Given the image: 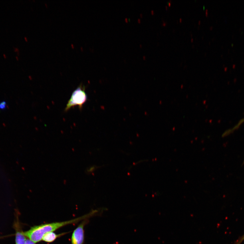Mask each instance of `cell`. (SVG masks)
<instances>
[{
	"label": "cell",
	"instance_id": "cell-1",
	"mask_svg": "<svg viewBox=\"0 0 244 244\" xmlns=\"http://www.w3.org/2000/svg\"><path fill=\"white\" fill-rule=\"evenodd\" d=\"M98 212L97 210L93 211L87 214L71 220L35 226L32 227L29 230L24 232V234L28 239L35 243H37L42 241V238L45 234L54 232L64 226L77 223L83 220L87 219L95 215Z\"/></svg>",
	"mask_w": 244,
	"mask_h": 244
},
{
	"label": "cell",
	"instance_id": "cell-2",
	"mask_svg": "<svg viewBox=\"0 0 244 244\" xmlns=\"http://www.w3.org/2000/svg\"><path fill=\"white\" fill-rule=\"evenodd\" d=\"M87 98L85 86L82 84H80L73 92L64 111H67L71 108L76 106H78L80 109H82L84 104L87 101Z\"/></svg>",
	"mask_w": 244,
	"mask_h": 244
},
{
	"label": "cell",
	"instance_id": "cell-3",
	"mask_svg": "<svg viewBox=\"0 0 244 244\" xmlns=\"http://www.w3.org/2000/svg\"><path fill=\"white\" fill-rule=\"evenodd\" d=\"M88 222L87 219L84 220L75 230L72 235L71 244H83L84 240V227Z\"/></svg>",
	"mask_w": 244,
	"mask_h": 244
},
{
	"label": "cell",
	"instance_id": "cell-4",
	"mask_svg": "<svg viewBox=\"0 0 244 244\" xmlns=\"http://www.w3.org/2000/svg\"><path fill=\"white\" fill-rule=\"evenodd\" d=\"M15 237L16 244H25L26 241V236L24 232L19 227H16Z\"/></svg>",
	"mask_w": 244,
	"mask_h": 244
},
{
	"label": "cell",
	"instance_id": "cell-5",
	"mask_svg": "<svg viewBox=\"0 0 244 244\" xmlns=\"http://www.w3.org/2000/svg\"><path fill=\"white\" fill-rule=\"evenodd\" d=\"M60 235L61 234H57L53 232H50L44 235L42 241L47 243H52L55 241Z\"/></svg>",
	"mask_w": 244,
	"mask_h": 244
},
{
	"label": "cell",
	"instance_id": "cell-6",
	"mask_svg": "<svg viewBox=\"0 0 244 244\" xmlns=\"http://www.w3.org/2000/svg\"><path fill=\"white\" fill-rule=\"evenodd\" d=\"M244 122V118L240 120L239 122H238V123L235 126H234L233 128L231 129L226 131L223 135V137H225L227 135L230 134L231 133L234 131H235L238 129L239 128V127L241 126V125L243 124Z\"/></svg>",
	"mask_w": 244,
	"mask_h": 244
},
{
	"label": "cell",
	"instance_id": "cell-7",
	"mask_svg": "<svg viewBox=\"0 0 244 244\" xmlns=\"http://www.w3.org/2000/svg\"><path fill=\"white\" fill-rule=\"evenodd\" d=\"M7 103L5 101H3L0 103V109L3 110L6 108Z\"/></svg>",
	"mask_w": 244,
	"mask_h": 244
},
{
	"label": "cell",
	"instance_id": "cell-8",
	"mask_svg": "<svg viewBox=\"0 0 244 244\" xmlns=\"http://www.w3.org/2000/svg\"><path fill=\"white\" fill-rule=\"evenodd\" d=\"M244 241V234L242 236L240 237L238 240L235 241L234 244H241Z\"/></svg>",
	"mask_w": 244,
	"mask_h": 244
},
{
	"label": "cell",
	"instance_id": "cell-9",
	"mask_svg": "<svg viewBox=\"0 0 244 244\" xmlns=\"http://www.w3.org/2000/svg\"><path fill=\"white\" fill-rule=\"evenodd\" d=\"M25 244H35V243L30 239H27Z\"/></svg>",
	"mask_w": 244,
	"mask_h": 244
},
{
	"label": "cell",
	"instance_id": "cell-10",
	"mask_svg": "<svg viewBox=\"0 0 244 244\" xmlns=\"http://www.w3.org/2000/svg\"><path fill=\"white\" fill-rule=\"evenodd\" d=\"M14 51L15 52H17V53L18 52H19V48H17V47H14Z\"/></svg>",
	"mask_w": 244,
	"mask_h": 244
},
{
	"label": "cell",
	"instance_id": "cell-11",
	"mask_svg": "<svg viewBox=\"0 0 244 244\" xmlns=\"http://www.w3.org/2000/svg\"><path fill=\"white\" fill-rule=\"evenodd\" d=\"M71 47L73 49H74V46L73 44H71Z\"/></svg>",
	"mask_w": 244,
	"mask_h": 244
},
{
	"label": "cell",
	"instance_id": "cell-12",
	"mask_svg": "<svg viewBox=\"0 0 244 244\" xmlns=\"http://www.w3.org/2000/svg\"><path fill=\"white\" fill-rule=\"evenodd\" d=\"M3 56L4 58H7V55H6V54H3Z\"/></svg>",
	"mask_w": 244,
	"mask_h": 244
},
{
	"label": "cell",
	"instance_id": "cell-13",
	"mask_svg": "<svg viewBox=\"0 0 244 244\" xmlns=\"http://www.w3.org/2000/svg\"><path fill=\"white\" fill-rule=\"evenodd\" d=\"M24 39L27 42L28 41V38L27 37H24Z\"/></svg>",
	"mask_w": 244,
	"mask_h": 244
},
{
	"label": "cell",
	"instance_id": "cell-14",
	"mask_svg": "<svg viewBox=\"0 0 244 244\" xmlns=\"http://www.w3.org/2000/svg\"><path fill=\"white\" fill-rule=\"evenodd\" d=\"M16 59L17 60V61H19V58L17 56H16L15 57Z\"/></svg>",
	"mask_w": 244,
	"mask_h": 244
},
{
	"label": "cell",
	"instance_id": "cell-15",
	"mask_svg": "<svg viewBox=\"0 0 244 244\" xmlns=\"http://www.w3.org/2000/svg\"><path fill=\"white\" fill-rule=\"evenodd\" d=\"M45 6L47 8H48V5L47 4V3H45Z\"/></svg>",
	"mask_w": 244,
	"mask_h": 244
},
{
	"label": "cell",
	"instance_id": "cell-16",
	"mask_svg": "<svg viewBox=\"0 0 244 244\" xmlns=\"http://www.w3.org/2000/svg\"><path fill=\"white\" fill-rule=\"evenodd\" d=\"M80 49H81V51H83V48H82V47H81V48H80Z\"/></svg>",
	"mask_w": 244,
	"mask_h": 244
},
{
	"label": "cell",
	"instance_id": "cell-17",
	"mask_svg": "<svg viewBox=\"0 0 244 244\" xmlns=\"http://www.w3.org/2000/svg\"><path fill=\"white\" fill-rule=\"evenodd\" d=\"M17 55L18 56H19V54H20L19 52H17Z\"/></svg>",
	"mask_w": 244,
	"mask_h": 244
}]
</instances>
